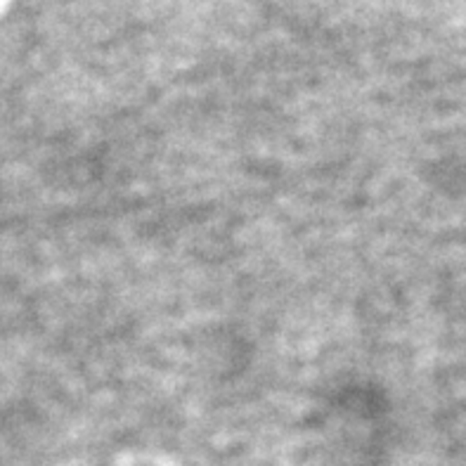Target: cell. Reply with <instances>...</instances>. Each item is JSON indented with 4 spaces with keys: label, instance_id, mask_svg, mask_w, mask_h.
Listing matches in <instances>:
<instances>
[]
</instances>
